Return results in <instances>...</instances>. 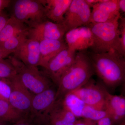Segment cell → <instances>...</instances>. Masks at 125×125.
<instances>
[{
  "label": "cell",
  "instance_id": "cell-1",
  "mask_svg": "<svg viewBox=\"0 0 125 125\" xmlns=\"http://www.w3.org/2000/svg\"><path fill=\"white\" fill-rule=\"evenodd\" d=\"M94 73L88 55L82 52H76L74 62L60 78L56 101L85 85Z\"/></svg>",
  "mask_w": 125,
  "mask_h": 125
},
{
  "label": "cell",
  "instance_id": "cell-2",
  "mask_svg": "<svg viewBox=\"0 0 125 125\" xmlns=\"http://www.w3.org/2000/svg\"><path fill=\"white\" fill-rule=\"evenodd\" d=\"M89 56L94 72L106 85L115 87L125 81V57L115 51L101 54L92 52Z\"/></svg>",
  "mask_w": 125,
  "mask_h": 125
},
{
  "label": "cell",
  "instance_id": "cell-3",
  "mask_svg": "<svg viewBox=\"0 0 125 125\" xmlns=\"http://www.w3.org/2000/svg\"><path fill=\"white\" fill-rule=\"evenodd\" d=\"M121 15L104 23H90L88 26L93 39L90 48L96 54L106 53L111 50L117 52L119 39V20Z\"/></svg>",
  "mask_w": 125,
  "mask_h": 125
},
{
  "label": "cell",
  "instance_id": "cell-4",
  "mask_svg": "<svg viewBox=\"0 0 125 125\" xmlns=\"http://www.w3.org/2000/svg\"><path fill=\"white\" fill-rule=\"evenodd\" d=\"M11 16L27 25L29 28L48 20L40 0L15 1Z\"/></svg>",
  "mask_w": 125,
  "mask_h": 125
},
{
  "label": "cell",
  "instance_id": "cell-5",
  "mask_svg": "<svg viewBox=\"0 0 125 125\" xmlns=\"http://www.w3.org/2000/svg\"><path fill=\"white\" fill-rule=\"evenodd\" d=\"M10 60L17 71L18 78L30 92L37 94L51 87L50 81L37 67L27 66L15 57Z\"/></svg>",
  "mask_w": 125,
  "mask_h": 125
},
{
  "label": "cell",
  "instance_id": "cell-6",
  "mask_svg": "<svg viewBox=\"0 0 125 125\" xmlns=\"http://www.w3.org/2000/svg\"><path fill=\"white\" fill-rule=\"evenodd\" d=\"M91 11L84 0H72L62 24L66 32L90 23Z\"/></svg>",
  "mask_w": 125,
  "mask_h": 125
},
{
  "label": "cell",
  "instance_id": "cell-7",
  "mask_svg": "<svg viewBox=\"0 0 125 125\" xmlns=\"http://www.w3.org/2000/svg\"><path fill=\"white\" fill-rule=\"evenodd\" d=\"M68 94L75 96L84 105L98 110H105V88L94 84L90 80L83 87Z\"/></svg>",
  "mask_w": 125,
  "mask_h": 125
},
{
  "label": "cell",
  "instance_id": "cell-8",
  "mask_svg": "<svg viewBox=\"0 0 125 125\" xmlns=\"http://www.w3.org/2000/svg\"><path fill=\"white\" fill-rule=\"evenodd\" d=\"M6 80L11 88L9 103L23 114L31 111L33 96L30 92L22 83L17 75L15 78Z\"/></svg>",
  "mask_w": 125,
  "mask_h": 125
},
{
  "label": "cell",
  "instance_id": "cell-9",
  "mask_svg": "<svg viewBox=\"0 0 125 125\" xmlns=\"http://www.w3.org/2000/svg\"><path fill=\"white\" fill-rule=\"evenodd\" d=\"M76 52L67 47L57 54L48 63L45 68L47 75L56 84H58L61 76L74 62Z\"/></svg>",
  "mask_w": 125,
  "mask_h": 125
},
{
  "label": "cell",
  "instance_id": "cell-10",
  "mask_svg": "<svg viewBox=\"0 0 125 125\" xmlns=\"http://www.w3.org/2000/svg\"><path fill=\"white\" fill-rule=\"evenodd\" d=\"M66 33L62 24L47 20L29 29L28 37L42 40H60L63 39Z\"/></svg>",
  "mask_w": 125,
  "mask_h": 125
},
{
  "label": "cell",
  "instance_id": "cell-11",
  "mask_svg": "<svg viewBox=\"0 0 125 125\" xmlns=\"http://www.w3.org/2000/svg\"><path fill=\"white\" fill-rule=\"evenodd\" d=\"M56 91L50 87L33 96L30 112L36 118L47 121L49 112L56 101Z\"/></svg>",
  "mask_w": 125,
  "mask_h": 125
},
{
  "label": "cell",
  "instance_id": "cell-12",
  "mask_svg": "<svg viewBox=\"0 0 125 125\" xmlns=\"http://www.w3.org/2000/svg\"><path fill=\"white\" fill-rule=\"evenodd\" d=\"M13 53L15 58L27 66L37 67L40 65L39 42L35 39L28 37Z\"/></svg>",
  "mask_w": 125,
  "mask_h": 125
},
{
  "label": "cell",
  "instance_id": "cell-13",
  "mask_svg": "<svg viewBox=\"0 0 125 125\" xmlns=\"http://www.w3.org/2000/svg\"><path fill=\"white\" fill-rule=\"evenodd\" d=\"M68 48L74 51H83L91 48L93 42V35L88 26H83L72 30L65 34Z\"/></svg>",
  "mask_w": 125,
  "mask_h": 125
},
{
  "label": "cell",
  "instance_id": "cell-14",
  "mask_svg": "<svg viewBox=\"0 0 125 125\" xmlns=\"http://www.w3.org/2000/svg\"><path fill=\"white\" fill-rule=\"evenodd\" d=\"M93 8L90 23L105 22L120 15L118 0H99Z\"/></svg>",
  "mask_w": 125,
  "mask_h": 125
},
{
  "label": "cell",
  "instance_id": "cell-15",
  "mask_svg": "<svg viewBox=\"0 0 125 125\" xmlns=\"http://www.w3.org/2000/svg\"><path fill=\"white\" fill-rule=\"evenodd\" d=\"M77 117L64 104L62 99L56 101L48 117L49 125H74Z\"/></svg>",
  "mask_w": 125,
  "mask_h": 125
},
{
  "label": "cell",
  "instance_id": "cell-16",
  "mask_svg": "<svg viewBox=\"0 0 125 125\" xmlns=\"http://www.w3.org/2000/svg\"><path fill=\"white\" fill-rule=\"evenodd\" d=\"M48 20L62 24L72 0H40Z\"/></svg>",
  "mask_w": 125,
  "mask_h": 125
},
{
  "label": "cell",
  "instance_id": "cell-17",
  "mask_svg": "<svg viewBox=\"0 0 125 125\" xmlns=\"http://www.w3.org/2000/svg\"><path fill=\"white\" fill-rule=\"evenodd\" d=\"M105 109L113 123L125 120V98L122 95H113L105 88Z\"/></svg>",
  "mask_w": 125,
  "mask_h": 125
},
{
  "label": "cell",
  "instance_id": "cell-18",
  "mask_svg": "<svg viewBox=\"0 0 125 125\" xmlns=\"http://www.w3.org/2000/svg\"><path fill=\"white\" fill-rule=\"evenodd\" d=\"M40 61L39 66L46 68L49 61L63 49L67 47L63 39L39 41Z\"/></svg>",
  "mask_w": 125,
  "mask_h": 125
},
{
  "label": "cell",
  "instance_id": "cell-19",
  "mask_svg": "<svg viewBox=\"0 0 125 125\" xmlns=\"http://www.w3.org/2000/svg\"><path fill=\"white\" fill-rule=\"evenodd\" d=\"M29 29L27 25L11 16L0 33V46L9 38Z\"/></svg>",
  "mask_w": 125,
  "mask_h": 125
},
{
  "label": "cell",
  "instance_id": "cell-20",
  "mask_svg": "<svg viewBox=\"0 0 125 125\" xmlns=\"http://www.w3.org/2000/svg\"><path fill=\"white\" fill-rule=\"evenodd\" d=\"M23 119V114L14 108L9 102L0 99V122L16 123Z\"/></svg>",
  "mask_w": 125,
  "mask_h": 125
},
{
  "label": "cell",
  "instance_id": "cell-21",
  "mask_svg": "<svg viewBox=\"0 0 125 125\" xmlns=\"http://www.w3.org/2000/svg\"><path fill=\"white\" fill-rule=\"evenodd\" d=\"M28 30L22 31L9 38L0 47L11 54L13 53L28 37Z\"/></svg>",
  "mask_w": 125,
  "mask_h": 125
},
{
  "label": "cell",
  "instance_id": "cell-22",
  "mask_svg": "<svg viewBox=\"0 0 125 125\" xmlns=\"http://www.w3.org/2000/svg\"><path fill=\"white\" fill-rule=\"evenodd\" d=\"M63 103L77 118L81 117V113L84 104L75 96L68 94L62 99Z\"/></svg>",
  "mask_w": 125,
  "mask_h": 125
},
{
  "label": "cell",
  "instance_id": "cell-23",
  "mask_svg": "<svg viewBox=\"0 0 125 125\" xmlns=\"http://www.w3.org/2000/svg\"><path fill=\"white\" fill-rule=\"evenodd\" d=\"M17 75V71L11 60H0V79L10 80Z\"/></svg>",
  "mask_w": 125,
  "mask_h": 125
},
{
  "label": "cell",
  "instance_id": "cell-24",
  "mask_svg": "<svg viewBox=\"0 0 125 125\" xmlns=\"http://www.w3.org/2000/svg\"><path fill=\"white\" fill-rule=\"evenodd\" d=\"M107 116L108 114L105 110H98L84 105L82 109L81 117L96 122Z\"/></svg>",
  "mask_w": 125,
  "mask_h": 125
},
{
  "label": "cell",
  "instance_id": "cell-25",
  "mask_svg": "<svg viewBox=\"0 0 125 125\" xmlns=\"http://www.w3.org/2000/svg\"><path fill=\"white\" fill-rule=\"evenodd\" d=\"M119 36L117 52L125 56V18L120 16L119 20Z\"/></svg>",
  "mask_w": 125,
  "mask_h": 125
},
{
  "label": "cell",
  "instance_id": "cell-26",
  "mask_svg": "<svg viewBox=\"0 0 125 125\" xmlns=\"http://www.w3.org/2000/svg\"><path fill=\"white\" fill-rule=\"evenodd\" d=\"M10 92L11 88L7 81L0 79V99L9 102Z\"/></svg>",
  "mask_w": 125,
  "mask_h": 125
},
{
  "label": "cell",
  "instance_id": "cell-27",
  "mask_svg": "<svg viewBox=\"0 0 125 125\" xmlns=\"http://www.w3.org/2000/svg\"><path fill=\"white\" fill-rule=\"evenodd\" d=\"M113 124L112 120L108 116L95 122V125H113Z\"/></svg>",
  "mask_w": 125,
  "mask_h": 125
},
{
  "label": "cell",
  "instance_id": "cell-28",
  "mask_svg": "<svg viewBox=\"0 0 125 125\" xmlns=\"http://www.w3.org/2000/svg\"><path fill=\"white\" fill-rule=\"evenodd\" d=\"M9 19L7 15L2 11L0 12V33Z\"/></svg>",
  "mask_w": 125,
  "mask_h": 125
},
{
  "label": "cell",
  "instance_id": "cell-29",
  "mask_svg": "<svg viewBox=\"0 0 125 125\" xmlns=\"http://www.w3.org/2000/svg\"><path fill=\"white\" fill-rule=\"evenodd\" d=\"M94 123L95 122L83 118L78 120L74 125H94Z\"/></svg>",
  "mask_w": 125,
  "mask_h": 125
},
{
  "label": "cell",
  "instance_id": "cell-30",
  "mask_svg": "<svg viewBox=\"0 0 125 125\" xmlns=\"http://www.w3.org/2000/svg\"><path fill=\"white\" fill-rule=\"evenodd\" d=\"M11 2V1L10 0H0V12L9 6Z\"/></svg>",
  "mask_w": 125,
  "mask_h": 125
},
{
  "label": "cell",
  "instance_id": "cell-31",
  "mask_svg": "<svg viewBox=\"0 0 125 125\" xmlns=\"http://www.w3.org/2000/svg\"><path fill=\"white\" fill-rule=\"evenodd\" d=\"M10 54H11V53L5 51L2 48L0 47V60L4 59V58L8 56Z\"/></svg>",
  "mask_w": 125,
  "mask_h": 125
},
{
  "label": "cell",
  "instance_id": "cell-32",
  "mask_svg": "<svg viewBox=\"0 0 125 125\" xmlns=\"http://www.w3.org/2000/svg\"><path fill=\"white\" fill-rule=\"evenodd\" d=\"M118 5L119 10L123 13L125 12V0H118Z\"/></svg>",
  "mask_w": 125,
  "mask_h": 125
},
{
  "label": "cell",
  "instance_id": "cell-33",
  "mask_svg": "<svg viewBox=\"0 0 125 125\" xmlns=\"http://www.w3.org/2000/svg\"><path fill=\"white\" fill-rule=\"evenodd\" d=\"M90 8L93 7L94 5L99 2V0H84Z\"/></svg>",
  "mask_w": 125,
  "mask_h": 125
},
{
  "label": "cell",
  "instance_id": "cell-34",
  "mask_svg": "<svg viewBox=\"0 0 125 125\" xmlns=\"http://www.w3.org/2000/svg\"><path fill=\"white\" fill-rule=\"evenodd\" d=\"M32 125L29 123L27 121L23 119L22 120L16 123L15 125Z\"/></svg>",
  "mask_w": 125,
  "mask_h": 125
},
{
  "label": "cell",
  "instance_id": "cell-35",
  "mask_svg": "<svg viewBox=\"0 0 125 125\" xmlns=\"http://www.w3.org/2000/svg\"><path fill=\"white\" fill-rule=\"evenodd\" d=\"M118 125H125V120H124L122 121Z\"/></svg>",
  "mask_w": 125,
  "mask_h": 125
},
{
  "label": "cell",
  "instance_id": "cell-36",
  "mask_svg": "<svg viewBox=\"0 0 125 125\" xmlns=\"http://www.w3.org/2000/svg\"><path fill=\"white\" fill-rule=\"evenodd\" d=\"M0 125H7L5 122H0Z\"/></svg>",
  "mask_w": 125,
  "mask_h": 125
},
{
  "label": "cell",
  "instance_id": "cell-37",
  "mask_svg": "<svg viewBox=\"0 0 125 125\" xmlns=\"http://www.w3.org/2000/svg\"><path fill=\"white\" fill-rule=\"evenodd\" d=\"M94 125H95V123H94Z\"/></svg>",
  "mask_w": 125,
  "mask_h": 125
}]
</instances>
